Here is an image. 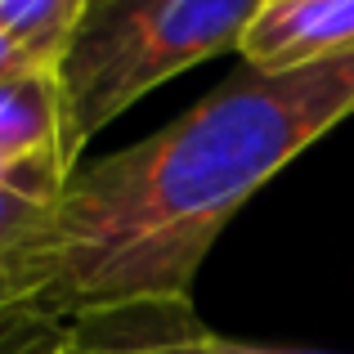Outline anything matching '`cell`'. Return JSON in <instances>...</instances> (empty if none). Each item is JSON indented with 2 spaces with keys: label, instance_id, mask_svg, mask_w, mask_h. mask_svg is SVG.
<instances>
[{
  "label": "cell",
  "instance_id": "cell-1",
  "mask_svg": "<svg viewBox=\"0 0 354 354\" xmlns=\"http://www.w3.org/2000/svg\"><path fill=\"white\" fill-rule=\"evenodd\" d=\"M354 113V54L310 68H247L148 139L77 166L45 242L36 310L189 296L225 225Z\"/></svg>",
  "mask_w": 354,
  "mask_h": 354
},
{
  "label": "cell",
  "instance_id": "cell-2",
  "mask_svg": "<svg viewBox=\"0 0 354 354\" xmlns=\"http://www.w3.org/2000/svg\"><path fill=\"white\" fill-rule=\"evenodd\" d=\"M265 5L269 0H99L59 63L72 157L162 81L238 50Z\"/></svg>",
  "mask_w": 354,
  "mask_h": 354
},
{
  "label": "cell",
  "instance_id": "cell-3",
  "mask_svg": "<svg viewBox=\"0 0 354 354\" xmlns=\"http://www.w3.org/2000/svg\"><path fill=\"white\" fill-rule=\"evenodd\" d=\"M72 162L68 153H45L0 171V310L36 305L45 269V242L59 216Z\"/></svg>",
  "mask_w": 354,
  "mask_h": 354
},
{
  "label": "cell",
  "instance_id": "cell-4",
  "mask_svg": "<svg viewBox=\"0 0 354 354\" xmlns=\"http://www.w3.org/2000/svg\"><path fill=\"white\" fill-rule=\"evenodd\" d=\"M63 354H220L189 296L90 305L68 314Z\"/></svg>",
  "mask_w": 354,
  "mask_h": 354
},
{
  "label": "cell",
  "instance_id": "cell-5",
  "mask_svg": "<svg viewBox=\"0 0 354 354\" xmlns=\"http://www.w3.org/2000/svg\"><path fill=\"white\" fill-rule=\"evenodd\" d=\"M238 54L260 72L310 68L354 54V0H269L242 36Z\"/></svg>",
  "mask_w": 354,
  "mask_h": 354
},
{
  "label": "cell",
  "instance_id": "cell-6",
  "mask_svg": "<svg viewBox=\"0 0 354 354\" xmlns=\"http://www.w3.org/2000/svg\"><path fill=\"white\" fill-rule=\"evenodd\" d=\"M45 153L72 157L59 68L0 77V171L18 162H32V157H45Z\"/></svg>",
  "mask_w": 354,
  "mask_h": 354
},
{
  "label": "cell",
  "instance_id": "cell-7",
  "mask_svg": "<svg viewBox=\"0 0 354 354\" xmlns=\"http://www.w3.org/2000/svg\"><path fill=\"white\" fill-rule=\"evenodd\" d=\"M95 0H0V27L41 68H59Z\"/></svg>",
  "mask_w": 354,
  "mask_h": 354
},
{
  "label": "cell",
  "instance_id": "cell-8",
  "mask_svg": "<svg viewBox=\"0 0 354 354\" xmlns=\"http://www.w3.org/2000/svg\"><path fill=\"white\" fill-rule=\"evenodd\" d=\"M63 328L68 319L36 305L0 310V354H63Z\"/></svg>",
  "mask_w": 354,
  "mask_h": 354
},
{
  "label": "cell",
  "instance_id": "cell-9",
  "mask_svg": "<svg viewBox=\"0 0 354 354\" xmlns=\"http://www.w3.org/2000/svg\"><path fill=\"white\" fill-rule=\"evenodd\" d=\"M36 68H41V63L0 27V77H18V72H36Z\"/></svg>",
  "mask_w": 354,
  "mask_h": 354
},
{
  "label": "cell",
  "instance_id": "cell-10",
  "mask_svg": "<svg viewBox=\"0 0 354 354\" xmlns=\"http://www.w3.org/2000/svg\"><path fill=\"white\" fill-rule=\"evenodd\" d=\"M216 350H220V354H314V350H274V346H251V341H229V337H216Z\"/></svg>",
  "mask_w": 354,
  "mask_h": 354
},
{
  "label": "cell",
  "instance_id": "cell-11",
  "mask_svg": "<svg viewBox=\"0 0 354 354\" xmlns=\"http://www.w3.org/2000/svg\"><path fill=\"white\" fill-rule=\"evenodd\" d=\"M95 5H99V0H95Z\"/></svg>",
  "mask_w": 354,
  "mask_h": 354
}]
</instances>
